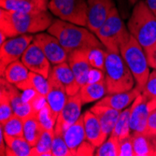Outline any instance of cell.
Wrapping results in <instances>:
<instances>
[{"label":"cell","mask_w":156,"mask_h":156,"mask_svg":"<svg viewBox=\"0 0 156 156\" xmlns=\"http://www.w3.org/2000/svg\"><path fill=\"white\" fill-rule=\"evenodd\" d=\"M0 130L2 131L5 137L23 136V120L13 114L7 122L1 124Z\"/></svg>","instance_id":"30"},{"label":"cell","mask_w":156,"mask_h":156,"mask_svg":"<svg viewBox=\"0 0 156 156\" xmlns=\"http://www.w3.org/2000/svg\"><path fill=\"white\" fill-rule=\"evenodd\" d=\"M139 1V0H128V4L130 5V6H133V5H135L136 3H137Z\"/></svg>","instance_id":"47"},{"label":"cell","mask_w":156,"mask_h":156,"mask_svg":"<svg viewBox=\"0 0 156 156\" xmlns=\"http://www.w3.org/2000/svg\"><path fill=\"white\" fill-rule=\"evenodd\" d=\"M120 54L136 80V87L142 93L151 74L144 48L131 35L129 40L121 47Z\"/></svg>","instance_id":"6"},{"label":"cell","mask_w":156,"mask_h":156,"mask_svg":"<svg viewBox=\"0 0 156 156\" xmlns=\"http://www.w3.org/2000/svg\"><path fill=\"white\" fill-rule=\"evenodd\" d=\"M52 156H72V152L68 148L63 136L55 135L51 146Z\"/></svg>","instance_id":"36"},{"label":"cell","mask_w":156,"mask_h":156,"mask_svg":"<svg viewBox=\"0 0 156 156\" xmlns=\"http://www.w3.org/2000/svg\"><path fill=\"white\" fill-rule=\"evenodd\" d=\"M140 94L141 92L136 87H135L132 90L127 91V92L108 94L104 96L103 98H101L100 100L96 103V105L109 107V108L122 111L128 107L136 98V96L139 95Z\"/></svg>","instance_id":"21"},{"label":"cell","mask_w":156,"mask_h":156,"mask_svg":"<svg viewBox=\"0 0 156 156\" xmlns=\"http://www.w3.org/2000/svg\"><path fill=\"white\" fill-rule=\"evenodd\" d=\"M48 80L50 84V89L46 95V100L53 112L58 116L67 100L68 95L63 85L55 79V77L51 72Z\"/></svg>","instance_id":"18"},{"label":"cell","mask_w":156,"mask_h":156,"mask_svg":"<svg viewBox=\"0 0 156 156\" xmlns=\"http://www.w3.org/2000/svg\"><path fill=\"white\" fill-rule=\"evenodd\" d=\"M5 137H4V135L2 133V131L0 130V143H1V147H0V155H6L7 154V144L5 145Z\"/></svg>","instance_id":"44"},{"label":"cell","mask_w":156,"mask_h":156,"mask_svg":"<svg viewBox=\"0 0 156 156\" xmlns=\"http://www.w3.org/2000/svg\"><path fill=\"white\" fill-rule=\"evenodd\" d=\"M130 112H131V107L126 108L125 109L121 111L114 129H113L112 133L110 134L111 136H116L120 140L131 136L130 134V131H131Z\"/></svg>","instance_id":"29"},{"label":"cell","mask_w":156,"mask_h":156,"mask_svg":"<svg viewBox=\"0 0 156 156\" xmlns=\"http://www.w3.org/2000/svg\"><path fill=\"white\" fill-rule=\"evenodd\" d=\"M51 73L63 85L68 96L74 95L80 92V86L76 80L71 67L69 66L68 62H64L53 66Z\"/></svg>","instance_id":"17"},{"label":"cell","mask_w":156,"mask_h":156,"mask_svg":"<svg viewBox=\"0 0 156 156\" xmlns=\"http://www.w3.org/2000/svg\"><path fill=\"white\" fill-rule=\"evenodd\" d=\"M105 80L107 94L127 92L135 88L136 80L120 53L107 51Z\"/></svg>","instance_id":"4"},{"label":"cell","mask_w":156,"mask_h":156,"mask_svg":"<svg viewBox=\"0 0 156 156\" xmlns=\"http://www.w3.org/2000/svg\"><path fill=\"white\" fill-rule=\"evenodd\" d=\"M148 107H149V109L151 111L156 108V98H153V99H151V100L148 101Z\"/></svg>","instance_id":"46"},{"label":"cell","mask_w":156,"mask_h":156,"mask_svg":"<svg viewBox=\"0 0 156 156\" xmlns=\"http://www.w3.org/2000/svg\"><path fill=\"white\" fill-rule=\"evenodd\" d=\"M146 4L150 8V9L154 13V15L156 16V0H145Z\"/></svg>","instance_id":"45"},{"label":"cell","mask_w":156,"mask_h":156,"mask_svg":"<svg viewBox=\"0 0 156 156\" xmlns=\"http://www.w3.org/2000/svg\"><path fill=\"white\" fill-rule=\"evenodd\" d=\"M63 137L66 142L68 148L71 151L73 155H76L77 149L79 146L86 140V134H85V128H84V120L83 115H81L79 120L69 126L68 128L65 131Z\"/></svg>","instance_id":"23"},{"label":"cell","mask_w":156,"mask_h":156,"mask_svg":"<svg viewBox=\"0 0 156 156\" xmlns=\"http://www.w3.org/2000/svg\"><path fill=\"white\" fill-rule=\"evenodd\" d=\"M54 21L52 14L47 11L19 12L0 9V31L7 37L32 35L48 30Z\"/></svg>","instance_id":"1"},{"label":"cell","mask_w":156,"mask_h":156,"mask_svg":"<svg viewBox=\"0 0 156 156\" xmlns=\"http://www.w3.org/2000/svg\"><path fill=\"white\" fill-rule=\"evenodd\" d=\"M0 84L4 85L9 92L14 114L19 116L23 120L35 114V110L33 108V106L30 103H27L23 100V96H22V93L20 92L21 91L20 89H18L15 85H13L10 82H9L3 77H1Z\"/></svg>","instance_id":"16"},{"label":"cell","mask_w":156,"mask_h":156,"mask_svg":"<svg viewBox=\"0 0 156 156\" xmlns=\"http://www.w3.org/2000/svg\"><path fill=\"white\" fill-rule=\"evenodd\" d=\"M127 28L144 49L156 41V16L150 9L145 0H139L134 5L127 22Z\"/></svg>","instance_id":"3"},{"label":"cell","mask_w":156,"mask_h":156,"mask_svg":"<svg viewBox=\"0 0 156 156\" xmlns=\"http://www.w3.org/2000/svg\"><path fill=\"white\" fill-rule=\"evenodd\" d=\"M37 45L42 50L53 66L58 65L68 60V52L61 45L59 40L50 33L40 32L34 35V40Z\"/></svg>","instance_id":"10"},{"label":"cell","mask_w":156,"mask_h":156,"mask_svg":"<svg viewBox=\"0 0 156 156\" xmlns=\"http://www.w3.org/2000/svg\"><path fill=\"white\" fill-rule=\"evenodd\" d=\"M147 56L148 64L153 69H156V41L150 47L144 49Z\"/></svg>","instance_id":"41"},{"label":"cell","mask_w":156,"mask_h":156,"mask_svg":"<svg viewBox=\"0 0 156 156\" xmlns=\"http://www.w3.org/2000/svg\"><path fill=\"white\" fill-rule=\"evenodd\" d=\"M49 10L58 19L88 27L86 0H50Z\"/></svg>","instance_id":"7"},{"label":"cell","mask_w":156,"mask_h":156,"mask_svg":"<svg viewBox=\"0 0 156 156\" xmlns=\"http://www.w3.org/2000/svg\"><path fill=\"white\" fill-rule=\"evenodd\" d=\"M95 146L93 145L90 141L87 139L84 140L83 142L79 146L76 151V155H80V156H91L94 155L95 153Z\"/></svg>","instance_id":"39"},{"label":"cell","mask_w":156,"mask_h":156,"mask_svg":"<svg viewBox=\"0 0 156 156\" xmlns=\"http://www.w3.org/2000/svg\"><path fill=\"white\" fill-rule=\"evenodd\" d=\"M144 134L156 136V108L151 110L149 116L148 124Z\"/></svg>","instance_id":"40"},{"label":"cell","mask_w":156,"mask_h":156,"mask_svg":"<svg viewBox=\"0 0 156 156\" xmlns=\"http://www.w3.org/2000/svg\"><path fill=\"white\" fill-rule=\"evenodd\" d=\"M50 0H0L1 9L19 12H40L49 9Z\"/></svg>","instance_id":"20"},{"label":"cell","mask_w":156,"mask_h":156,"mask_svg":"<svg viewBox=\"0 0 156 156\" xmlns=\"http://www.w3.org/2000/svg\"><path fill=\"white\" fill-rule=\"evenodd\" d=\"M120 139L114 136H109L104 142L97 147L95 156H119Z\"/></svg>","instance_id":"33"},{"label":"cell","mask_w":156,"mask_h":156,"mask_svg":"<svg viewBox=\"0 0 156 156\" xmlns=\"http://www.w3.org/2000/svg\"><path fill=\"white\" fill-rule=\"evenodd\" d=\"M29 79H30L31 85H32V89H34L40 95L46 97L50 89V84H49L48 79L40 74L31 72V71L29 73Z\"/></svg>","instance_id":"35"},{"label":"cell","mask_w":156,"mask_h":156,"mask_svg":"<svg viewBox=\"0 0 156 156\" xmlns=\"http://www.w3.org/2000/svg\"><path fill=\"white\" fill-rule=\"evenodd\" d=\"M119 156H135L132 135L120 140L119 145Z\"/></svg>","instance_id":"38"},{"label":"cell","mask_w":156,"mask_h":156,"mask_svg":"<svg viewBox=\"0 0 156 156\" xmlns=\"http://www.w3.org/2000/svg\"><path fill=\"white\" fill-rule=\"evenodd\" d=\"M47 31L59 40L68 53L77 50L105 48L96 35L89 28L58 18L52 22Z\"/></svg>","instance_id":"2"},{"label":"cell","mask_w":156,"mask_h":156,"mask_svg":"<svg viewBox=\"0 0 156 156\" xmlns=\"http://www.w3.org/2000/svg\"><path fill=\"white\" fill-rule=\"evenodd\" d=\"M95 35L107 51L114 53H120L121 47L131 37L117 7L111 9L105 22L95 32Z\"/></svg>","instance_id":"5"},{"label":"cell","mask_w":156,"mask_h":156,"mask_svg":"<svg viewBox=\"0 0 156 156\" xmlns=\"http://www.w3.org/2000/svg\"><path fill=\"white\" fill-rule=\"evenodd\" d=\"M82 104L83 102L81 100L80 92L74 95L68 96L63 109L58 114L54 127L55 135L63 136L68 127L74 124L79 120V118L81 116Z\"/></svg>","instance_id":"9"},{"label":"cell","mask_w":156,"mask_h":156,"mask_svg":"<svg viewBox=\"0 0 156 156\" xmlns=\"http://www.w3.org/2000/svg\"><path fill=\"white\" fill-rule=\"evenodd\" d=\"M88 6V28L95 34L113 8L114 0H86Z\"/></svg>","instance_id":"12"},{"label":"cell","mask_w":156,"mask_h":156,"mask_svg":"<svg viewBox=\"0 0 156 156\" xmlns=\"http://www.w3.org/2000/svg\"><path fill=\"white\" fill-rule=\"evenodd\" d=\"M151 110L148 107V99L140 94L133 101L130 112V127L133 133H144L148 124Z\"/></svg>","instance_id":"13"},{"label":"cell","mask_w":156,"mask_h":156,"mask_svg":"<svg viewBox=\"0 0 156 156\" xmlns=\"http://www.w3.org/2000/svg\"><path fill=\"white\" fill-rule=\"evenodd\" d=\"M118 5H119V11L122 18L127 17V5H126V0H117Z\"/></svg>","instance_id":"43"},{"label":"cell","mask_w":156,"mask_h":156,"mask_svg":"<svg viewBox=\"0 0 156 156\" xmlns=\"http://www.w3.org/2000/svg\"><path fill=\"white\" fill-rule=\"evenodd\" d=\"M34 40V35H22L9 37L0 45V71L4 73L6 67L22 58L25 50Z\"/></svg>","instance_id":"8"},{"label":"cell","mask_w":156,"mask_h":156,"mask_svg":"<svg viewBox=\"0 0 156 156\" xmlns=\"http://www.w3.org/2000/svg\"><path fill=\"white\" fill-rule=\"evenodd\" d=\"M105 80V71L98 68H91V71L89 73L88 77V82H97V81H101Z\"/></svg>","instance_id":"42"},{"label":"cell","mask_w":156,"mask_h":156,"mask_svg":"<svg viewBox=\"0 0 156 156\" xmlns=\"http://www.w3.org/2000/svg\"><path fill=\"white\" fill-rule=\"evenodd\" d=\"M37 118L44 130H54L57 121V115L53 112L48 103H46L37 113Z\"/></svg>","instance_id":"31"},{"label":"cell","mask_w":156,"mask_h":156,"mask_svg":"<svg viewBox=\"0 0 156 156\" xmlns=\"http://www.w3.org/2000/svg\"><path fill=\"white\" fill-rule=\"evenodd\" d=\"M30 70L28 69L22 61L18 60L9 64L1 77L5 78L9 82L15 85L21 91L32 89L29 79Z\"/></svg>","instance_id":"15"},{"label":"cell","mask_w":156,"mask_h":156,"mask_svg":"<svg viewBox=\"0 0 156 156\" xmlns=\"http://www.w3.org/2000/svg\"><path fill=\"white\" fill-rule=\"evenodd\" d=\"M90 110L97 117V119L101 123L104 132L108 136H109L113 129H114L121 111L109 107L100 106L96 104L92 107Z\"/></svg>","instance_id":"22"},{"label":"cell","mask_w":156,"mask_h":156,"mask_svg":"<svg viewBox=\"0 0 156 156\" xmlns=\"http://www.w3.org/2000/svg\"><path fill=\"white\" fill-rule=\"evenodd\" d=\"M14 114L8 90L0 84V122L4 123Z\"/></svg>","instance_id":"32"},{"label":"cell","mask_w":156,"mask_h":156,"mask_svg":"<svg viewBox=\"0 0 156 156\" xmlns=\"http://www.w3.org/2000/svg\"><path fill=\"white\" fill-rule=\"evenodd\" d=\"M67 62L79 85L82 87L88 82L89 73L92 68L88 60V50H77L69 52Z\"/></svg>","instance_id":"14"},{"label":"cell","mask_w":156,"mask_h":156,"mask_svg":"<svg viewBox=\"0 0 156 156\" xmlns=\"http://www.w3.org/2000/svg\"><path fill=\"white\" fill-rule=\"evenodd\" d=\"M80 94L83 104L100 100L105 96V94H107L106 80H104L92 83L87 82L82 87H80Z\"/></svg>","instance_id":"25"},{"label":"cell","mask_w":156,"mask_h":156,"mask_svg":"<svg viewBox=\"0 0 156 156\" xmlns=\"http://www.w3.org/2000/svg\"><path fill=\"white\" fill-rule=\"evenodd\" d=\"M54 136V130H44L37 143L32 147L30 156H52L51 146Z\"/></svg>","instance_id":"28"},{"label":"cell","mask_w":156,"mask_h":156,"mask_svg":"<svg viewBox=\"0 0 156 156\" xmlns=\"http://www.w3.org/2000/svg\"><path fill=\"white\" fill-rule=\"evenodd\" d=\"M43 131L36 113L23 120V136L32 147L37 143Z\"/></svg>","instance_id":"26"},{"label":"cell","mask_w":156,"mask_h":156,"mask_svg":"<svg viewBox=\"0 0 156 156\" xmlns=\"http://www.w3.org/2000/svg\"><path fill=\"white\" fill-rule=\"evenodd\" d=\"M107 57L106 48H93L88 50V60L92 67L105 71V63Z\"/></svg>","instance_id":"34"},{"label":"cell","mask_w":156,"mask_h":156,"mask_svg":"<svg viewBox=\"0 0 156 156\" xmlns=\"http://www.w3.org/2000/svg\"><path fill=\"white\" fill-rule=\"evenodd\" d=\"M141 94L148 99V101L156 98V69L150 74L148 81Z\"/></svg>","instance_id":"37"},{"label":"cell","mask_w":156,"mask_h":156,"mask_svg":"<svg viewBox=\"0 0 156 156\" xmlns=\"http://www.w3.org/2000/svg\"><path fill=\"white\" fill-rule=\"evenodd\" d=\"M5 137V136H4ZM8 156H30L32 146L24 136L5 137Z\"/></svg>","instance_id":"27"},{"label":"cell","mask_w":156,"mask_h":156,"mask_svg":"<svg viewBox=\"0 0 156 156\" xmlns=\"http://www.w3.org/2000/svg\"><path fill=\"white\" fill-rule=\"evenodd\" d=\"M83 120L86 139L95 147H99L108 138V136L104 132L100 122L91 110L84 112Z\"/></svg>","instance_id":"19"},{"label":"cell","mask_w":156,"mask_h":156,"mask_svg":"<svg viewBox=\"0 0 156 156\" xmlns=\"http://www.w3.org/2000/svg\"><path fill=\"white\" fill-rule=\"evenodd\" d=\"M132 140L135 156H156V136L133 133Z\"/></svg>","instance_id":"24"},{"label":"cell","mask_w":156,"mask_h":156,"mask_svg":"<svg viewBox=\"0 0 156 156\" xmlns=\"http://www.w3.org/2000/svg\"><path fill=\"white\" fill-rule=\"evenodd\" d=\"M21 61L31 72L40 74L47 79L49 78L51 70V62L46 57V55L39 48V46L37 45L34 41L23 52Z\"/></svg>","instance_id":"11"}]
</instances>
